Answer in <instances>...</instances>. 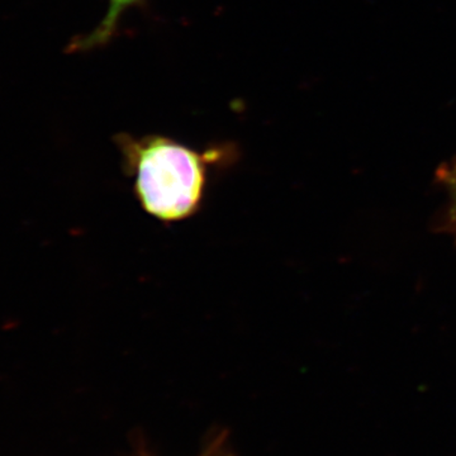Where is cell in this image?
<instances>
[{
  "mask_svg": "<svg viewBox=\"0 0 456 456\" xmlns=\"http://www.w3.org/2000/svg\"><path fill=\"white\" fill-rule=\"evenodd\" d=\"M446 180H448L450 191H452V211L450 217L456 227V164L445 171Z\"/></svg>",
  "mask_w": 456,
  "mask_h": 456,
  "instance_id": "3957f363",
  "label": "cell"
},
{
  "mask_svg": "<svg viewBox=\"0 0 456 456\" xmlns=\"http://www.w3.org/2000/svg\"><path fill=\"white\" fill-rule=\"evenodd\" d=\"M113 141L143 211L165 224L200 212L213 167L232 164L237 155L232 143L200 151L163 134L136 137L122 132Z\"/></svg>",
  "mask_w": 456,
  "mask_h": 456,
  "instance_id": "6da1fadb",
  "label": "cell"
},
{
  "mask_svg": "<svg viewBox=\"0 0 456 456\" xmlns=\"http://www.w3.org/2000/svg\"><path fill=\"white\" fill-rule=\"evenodd\" d=\"M147 0H108V8L97 28L88 35L75 38L69 45V53H86L107 46L118 35L122 17L128 9L145 7Z\"/></svg>",
  "mask_w": 456,
  "mask_h": 456,
  "instance_id": "7a4b0ae2",
  "label": "cell"
}]
</instances>
